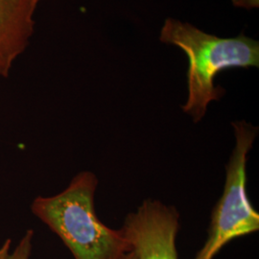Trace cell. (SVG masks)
<instances>
[{
  "instance_id": "6da1fadb",
  "label": "cell",
  "mask_w": 259,
  "mask_h": 259,
  "mask_svg": "<svg viewBox=\"0 0 259 259\" xmlns=\"http://www.w3.org/2000/svg\"><path fill=\"white\" fill-rule=\"evenodd\" d=\"M159 39L181 48L188 60V95L183 110L195 123L202 120L210 103L218 101L225 91L216 87V76L227 69L259 66V44L243 33L221 37L205 33L189 22L167 19Z\"/></svg>"
},
{
  "instance_id": "7a4b0ae2",
  "label": "cell",
  "mask_w": 259,
  "mask_h": 259,
  "mask_svg": "<svg viewBox=\"0 0 259 259\" xmlns=\"http://www.w3.org/2000/svg\"><path fill=\"white\" fill-rule=\"evenodd\" d=\"M98 180L89 171L78 174L65 190L38 197L32 211L56 233L74 259H113L131 250L120 230L104 225L94 206Z\"/></svg>"
},
{
  "instance_id": "3957f363",
  "label": "cell",
  "mask_w": 259,
  "mask_h": 259,
  "mask_svg": "<svg viewBox=\"0 0 259 259\" xmlns=\"http://www.w3.org/2000/svg\"><path fill=\"white\" fill-rule=\"evenodd\" d=\"M235 146L226 165L222 196L211 214L207 238L193 259H213L231 241L258 232L259 214L247 192V161L257 128L246 121L232 124Z\"/></svg>"
},
{
  "instance_id": "277c9868",
  "label": "cell",
  "mask_w": 259,
  "mask_h": 259,
  "mask_svg": "<svg viewBox=\"0 0 259 259\" xmlns=\"http://www.w3.org/2000/svg\"><path fill=\"white\" fill-rule=\"evenodd\" d=\"M180 213L154 200H146L135 212L129 213L120 229L137 259H179L177 235Z\"/></svg>"
},
{
  "instance_id": "5b68a950",
  "label": "cell",
  "mask_w": 259,
  "mask_h": 259,
  "mask_svg": "<svg viewBox=\"0 0 259 259\" xmlns=\"http://www.w3.org/2000/svg\"><path fill=\"white\" fill-rule=\"evenodd\" d=\"M38 3V0H0V76L4 78L29 47Z\"/></svg>"
},
{
  "instance_id": "8992f818",
  "label": "cell",
  "mask_w": 259,
  "mask_h": 259,
  "mask_svg": "<svg viewBox=\"0 0 259 259\" xmlns=\"http://www.w3.org/2000/svg\"><path fill=\"white\" fill-rule=\"evenodd\" d=\"M32 239L33 231H28L19 242L16 250H14L12 254H9L7 259H30L32 250Z\"/></svg>"
},
{
  "instance_id": "52a82bcc",
  "label": "cell",
  "mask_w": 259,
  "mask_h": 259,
  "mask_svg": "<svg viewBox=\"0 0 259 259\" xmlns=\"http://www.w3.org/2000/svg\"><path fill=\"white\" fill-rule=\"evenodd\" d=\"M10 246L11 240L8 239L4 243V245L0 248V259H7L9 256Z\"/></svg>"
},
{
  "instance_id": "ba28073f",
  "label": "cell",
  "mask_w": 259,
  "mask_h": 259,
  "mask_svg": "<svg viewBox=\"0 0 259 259\" xmlns=\"http://www.w3.org/2000/svg\"><path fill=\"white\" fill-rule=\"evenodd\" d=\"M113 259H137V256L135 254V252L133 250H130L127 252H124V253H121L118 256H116L115 258Z\"/></svg>"
},
{
  "instance_id": "9c48e42d",
  "label": "cell",
  "mask_w": 259,
  "mask_h": 259,
  "mask_svg": "<svg viewBox=\"0 0 259 259\" xmlns=\"http://www.w3.org/2000/svg\"><path fill=\"white\" fill-rule=\"evenodd\" d=\"M38 1H39V2H40V1H42V0H38Z\"/></svg>"
}]
</instances>
